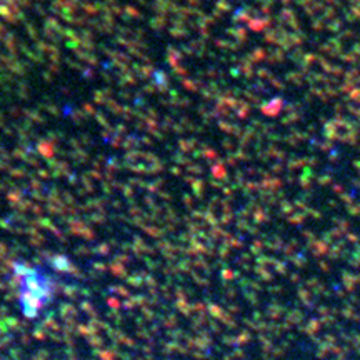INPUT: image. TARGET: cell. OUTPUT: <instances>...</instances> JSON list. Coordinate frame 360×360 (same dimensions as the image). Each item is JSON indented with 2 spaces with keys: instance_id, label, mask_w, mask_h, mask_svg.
<instances>
[{
  "instance_id": "obj_1",
  "label": "cell",
  "mask_w": 360,
  "mask_h": 360,
  "mask_svg": "<svg viewBox=\"0 0 360 360\" xmlns=\"http://www.w3.org/2000/svg\"><path fill=\"white\" fill-rule=\"evenodd\" d=\"M52 300V285L37 270L25 269L20 277V305L25 315L35 317Z\"/></svg>"
}]
</instances>
